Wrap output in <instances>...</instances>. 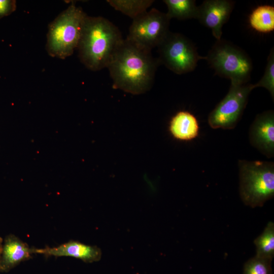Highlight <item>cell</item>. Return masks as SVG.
Wrapping results in <instances>:
<instances>
[{
  "instance_id": "obj_7",
  "label": "cell",
  "mask_w": 274,
  "mask_h": 274,
  "mask_svg": "<svg viewBox=\"0 0 274 274\" xmlns=\"http://www.w3.org/2000/svg\"><path fill=\"white\" fill-rule=\"evenodd\" d=\"M170 19L155 8L133 19L127 39L149 50L158 47L170 32Z\"/></svg>"
},
{
  "instance_id": "obj_21",
  "label": "cell",
  "mask_w": 274,
  "mask_h": 274,
  "mask_svg": "<svg viewBox=\"0 0 274 274\" xmlns=\"http://www.w3.org/2000/svg\"><path fill=\"white\" fill-rule=\"evenodd\" d=\"M3 243V239L0 236V261H1V256Z\"/></svg>"
},
{
  "instance_id": "obj_8",
  "label": "cell",
  "mask_w": 274,
  "mask_h": 274,
  "mask_svg": "<svg viewBox=\"0 0 274 274\" xmlns=\"http://www.w3.org/2000/svg\"><path fill=\"white\" fill-rule=\"evenodd\" d=\"M253 84L231 83L228 92L209 115L208 121L213 129H233L239 121L247 105Z\"/></svg>"
},
{
  "instance_id": "obj_6",
  "label": "cell",
  "mask_w": 274,
  "mask_h": 274,
  "mask_svg": "<svg viewBox=\"0 0 274 274\" xmlns=\"http://www.w3.org/2000/svg\"><path fill=\"white\" fill-rule=\"evenodd\" d=\"M157 48L160 63L177 74L192 72L199 60L206 59L198 54L188 38L179 33L170 31Z\"/></svg>"
},
{
  "instance_id": "obj_4",
  "label": "cell",
  "mask_w": 274,
  "mask_h": 274,
  "mask_svg": "<svg viewBox=\"0 0 274 274\" xmlns=\"http://www.w3.org/2000/svg\"><path fill=\"white\" fill-rule=\"evenodd\" d=\"M87 15L81 7L72 4L50 23L46 48L51 56L65 59L73 54Z\"/></svg>"
},
{
  "instance_id": "obj_3",
  "label": "cell",
  "mask_w": 274,
  "mask_h": 274,
  "mask_svg": "<svg viewBox=\"0 0 274 274\" xmlns=\"http://www.w3.org/2000/svg\"><path fill=\"white\" fill-rule=\"evenodd\" d=\"M239 193L243 203L252 208L262 207L274 196V163L239 160Z\"/></svg>"
},
{
  "instance_id": "obj_12",
  "label": "cell",
  "mask_w": 274,
  "mask_h": 274,
  "mask_svg": "<svg viewBox=\"0 0 274 274\" xmlns=\"http://www.w3.org/2000/svg\"><path fill=\"white\" fill-rule=\"evenodd\" d=\"M32 248L13 234L3 239L0 261L1 272H7L21 262L32 258Z\"/></svg>"
},
{
  "instance_id": "obj_10",
  "label": "cell",
  "mask_w": 274,
  "mask_h": 274,
  "mask_svg": "<svg viewBox=\"0 0 274 274\" xmlns=\"http://www.w3.org/2000/svg\"><path fill=\"white\" fill-rule=\"evenodd\" d=\"M249 139L252 146L270 158L274 156V112L264 111L258 114L249 130Z\"/></svg>"
},
{
  "instance_id": "obj_2",
  "label": "cell",
  "mask_w": 274,
  "mask_h": 274,
  "mask_svg": "<svg viewBox=\"0 0 274 274\" xmlns=\"http://www.w3.org/2000/svg\"><path fill=\"white\" fill-rule=\"evenodd\" d=\"M123 39L119 28L107 19L87 15L77 48L79 59L92 71L107 68Z\"/></svg>"
},
{
  "instance_id": "obj_19",
  "label": "cell",
  "mask_w": 274,
  "mask_h": 274,
  "mask_svg": "<svg viewBox=\"0 0 274 274\" xmlns=\"http://www.w3.org/2000/svg\"><path fill=\"white\" fill-rule=\"evenodd\" d=\"M271 261L255 255L245 263L243 274H272Z\"/></svg>"
},
{
  "instance_id": "obj_16",
  "label": "cell",
  "mask_w": 274,
  "mask_h": 274,
  "mask_svg": "<svg viewBox=\"0 0 274 274\" xmlns=\"http://www.w3.org/2000/svg\"><path fill=\"white\" fill-rule=\"evenodd\" d=\"M115 10L133 19L145 13L153 4V0H108Z\"/></svg>"
},
{
  "instance_id": "obj_14",
  "label": "cell",
  "mask_w": 274,
  "mask_h": 274,
  "mask_svg": "<svg viewBox=\"0 0 274 274\" xmlns=\"http://www.w3.org/2000/svg\"><path fill=\"white\" fill-rule=\"evenodd\" d=\"M251 27L261 33H268L274 30V7L265 5L256 8L249 16Z\"/></svg>"
},
{
  "instance_id": "obj_18",
  "label": "cell",
  "mask_w": 274,
  "mask_h": 274,
  "mask_svg": "<svg viewBox=\"0 0 274 274\" xmlns=\"http://www.w3.org/2000/svg\"><path fill=\"white\" fill-rule=\"evenodd\" d=\"M253 89L263 87L270 93L274 99V50L271 49L267 58L265 72L262 78L256 84H253Z\"/></svg>"
},
{
  "instance_id": "obj_13",
  "label": "cell",
  "mask_w": 274,
  "mask_h": 274,
  "mask_svg": "<svg viewBox=\"0 0 274 274\" xmlns=\"http://www.w3.org/2000/svg\"><path fill=\"white\" fill-rule=\"evenodd\" d=\"M199 124L195 116L188 111L178 112L171 119L169 129L172 135L181 141H190L198 135Z\"/></svg>"
},
{
  "instance_id": "obj_9",
  "label": "cell",
  "mask_w": 274,
  "mask_h": 274,
  "mask_svg": "<svg viewBox=\"0 0 274 274\" xmlns=\"http://www.w3.org/2000/svg\"><path fill=\"white\" fill-rule=\"evenodd\" d=\"M234 2L229 0H206L197 8L196 19L211 29L217 41L220 40L222 28L228 21L234 8Z\"/></svg>"
},
{
  "instance_id": "obj_1",
  "label": "cell",
  "mask_w": 274,
  "mask_h": 274,
  "mask_svg": "<svg viewBox=\"0 0 274 274\" xmlns=\"http://www.w3.org/2000/svg\"><path fill=\"white\" fill-rule=\"evenodd\" d=\"M159 64L151 50L126 38L116 50L107 68L114 88L139 94L151 87Z\"/></svg>"
},
{
  "instance_id": "obj_17",
  "label": "cell",
  "mask_w": 274,
  "mask_h": 274,
  "mask_svg": "<svg viewBox=\"0 0 274 274\" xmlns=\"http://www.w3.org/2000/svg\"><path fill=\"white\" fill-rule=\"evenodd\" d=\"M254 244L256 256L272 260L274 256V223L269 222L263 232L257 237Z\"/></svg>"
},
{
  "instance_id": "obj_20",
  "label": "cell",
  "mask_w": 274,
  "mask_h": 274,
  "mask_svg": "<svg viewBox=\"0 0 274 274\" xmlns=\"http://www.w3.org/2000/svg\"><path fill=\"white\" fill-rule=\"evenodd\" d=\"M16 8V2L13 0H0V19L10 15Z\"/></svg>"
},
{
  "instance_id": "obj_5",
  "label": "cell",
  "mask_w": 274,
  "mask_h": 274,
  "mask_svg": "<svg viewBox=\"0 0 274 274\" xmlns=\"http://www.w3.org/2000/svg\"><path fill=\"white\" fill-rule=\"evenodd\" d=\"M205 59L216 74L229 79L232 84H243L250 80L252 71L250 58L230 43L217 41Z\"/></svg>"
},
{
  "instance_id": "obj_11",
  "label": "cell",
  "mask_w": 274,
  "mask_h": 274,
  "mask_svg": "<svg viewBox=\"0 0 274 274\" xmlns=\"http://www.w3.org/2000/svg\"><path fill=\"white\" fill-rule=\"evenodd\" d=\"M32 253L33 254H41L46 257H71L79 259L86 263L98 261L101 257V251L99 248L74 240H70L56 247L32 248Z\"/></svg>"
},
{
  "instance_id": "obj_15",
  "label": "cell",
  "mask_w": 274,
  "mask_h": 274,
  "mask_svg": "<svg viewBox=\"0 0 274 274\" xmlns=\"http://www.w3.org/2000/svg\"><path fill=\"white\" fill-rule=\"evenodd\" d=\"M168 17L179 20L196 19L198 7L194 0H164Z\"/></svg>"
}]
</instances>
